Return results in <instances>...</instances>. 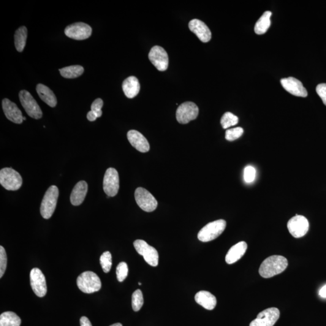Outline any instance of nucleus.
Here are the masks:
<instances>
[{
    "instance_id": "32",
    "label": "nucleus",
    "mask_w": 326,
    "mask_h": 326,
    "mask_svg": "<svg viewBox=\"0 0 326 326\" xmlns=\"http://www.w3.org/2000/svg\"><path fill=\"white\" fill-rule=\"evenodd\" d=\"M243 133L244 129L241 127L227 129L225 132V139L230 141H235L240 138Z\"/></svg>"
},
{
    "instance_id": "20",
    "label": "nucleus",
    "mask_w": 326,
    "mask_h": 326,
    "mask_svg": "<svg viewBox=\"0 0 326 326\" xmlns=\"http://www.w3.org/2000/svg\"><path fill=\"white\" fill-rule=\"evenodd\" d=\"M87 192H88V184L85 181H81L76 184L70 195V201L72 205L78 206L81 204L85 200Z\"/></svg>"
},
{
    "instance_id": "37",
    "label": "nucleus",
    "mask_w": 326,
    "mask_h": 326,
    "mask_svg": "<svg viewBox=\"0 0 326 326\" xmlns=\"http://www.w3.org/2000/svg\"><path fill=\"white\" fill-rule=\"evenodd\" d=\"M316 91L322 99L323 103L326 106V83H320L318 85Z\"/></svg>"
},
{
    "instance_id": "9",
    "label": "nucleus",
    "mask_w": 326,
    "mask_h": 326,
    "mask_svg": "<svg viewBox=\"0 0 326 326\" xmlns=\"http://www.w3.org/2000/svg\"><path fill=\"white\" fill-rule=\"evenodd\" d=\"M135 199L138 206L143 211L152 212L156 210L158 202L150 192L142 187H138L135 192Z\"/></svg>"
},
{
    "instance_id": "23",
    "label": "nucleus",
    "mask_w": 326,
    "mask_h": 326,
    "mask_svg": "<svg viewBox=\"0 0 326 326\" xmlns=\"http://www.w3.org/2000/svg\"><path fill=\"white\" fill-rule=\"evenodd\" d=\"M196 302L207 310H213L215 308L217 300L215 296L205 290H201L195 295Z\"/></svg>"
},
{
    "instance_id": "18",
    "label": "nucleus",
    "mask_w": 326,
    "mask_h": 326,
    "mask_svg": "<svg viewBox=\"0 0 326 326\" xmlns=\"http://www.w3.org/2000/svg\"><path fill=\"white\" fill-rule=\"evenodd\" d=\"M189 27L190 31L194 33L203 42L210 41L211 33L207 26L203 21L198 19H194L189 22Z\"/></svg>"
},
{
    "instance_id": "8",
    "label": "nucleus",
    "mask_w": 326,
    "mask_h": 326,
    "mask_svg": "<svg viewBox=\"0 0 326 326\" xmlns=\"http://www.w3.org/2000/svg\"><path fill=\"white\" fill-rule=\"evenodd\" d=\"M199 108L195 103L186 102L179 105L176 113L177 121L181 124H187L197 118Z\"/></svg>"
},
{
    "instance_id": "16",
    "label": "nucleus",
    "mask_w": 326,
    "mask_h": 326,
    "mask_svg": "<svg viewBox=\"0 0 326 326\" xmlns=\"http://www.w3.org/2000/svg\"><path fill=\"white\" fill-rule=\"evenodd\" d=\"M281 82L285 90L293 96L302 97L308 96V91L304 88L303 83L296 78L289 77L282 79Z\"/></svg>"
},
{
    "instance_id": "34",
    "label": "nucleus",
    "mask_w": 326,
    "mask_h": 326,
    "mask_svg": "<svg viewBox=\"0 0 326 326\" xmlns=\"http://www.w3.org/2000/svg\"><path fill=\"white\" fill-rule=\"evenodd\" d=\"M256 176V170L251 165H247L244 170V179L246 183H251Z\"/></svg>"
},
{
    "instance_id": "2",
    "label": "nucleus",
    "mask_w": 326,
    "mask_h": 326,
    "mask_svg": "<svg viewBox=\"0 0 326 326\" xmlns=\"http://www.w3.org/2000/svg\"><path fill=\"white\" fill-rule=\"evenodd\" d=\"M77 285L81 291L92 293L101 289V281L96 273L92 271H85L82 273L77 279Z\"/></svg>"
},
{
    "instance_id": "1",
    "label": "nucleus",
    "mask_w": 326,
    "mask_h": 326,
    "mask_svg": "<svg viewBox=\"0 0 326 326\" xmlns=\"http://www.w3.org/2000/svg\"><path fill=\"white\" fill-rule=\"evenodd\" d=\"M286 258L282 255H274L266 259L261 264L259 274L263 278H271L283 273L287 267Z\"/></svg>"
},
{
    "instance_id": "35",
    "label": "nucleus",
    "mask_w": 326,
    "mask_h": 326,
    "mask_svg": "<svg viewBox=\"0 0 326 326\" xmlns=\"http://www.w3.org/2000/svg\"><path fill=\"white\" fill-rule=\"evenodd\" d=\"M7 255L5 249L2 246H0V278L3 276L7 267Z\"/></svg>"
},
{
    "instance_id": "31",
    "label": "nucleus",
    "mask_w": 326,
    "mask_h": 326,
    "mask_svg": "<svg viewBox=\"0 0 326 326\" xmlns=\"http://www.w3.org/2000/svg\"><path fill=\"white\" fill-rule=\"evenodd\" d=\"M100 263L104 273H109L112 266V255H111V252L109 251L103 252L100 256Z\"/></svg>"
},
{
    "instance_id": "41",
    "label": "nucleus",
    "mask_w": 326,
    "mask_h": 326,
    "mask_svg": "<svg viewBox=\"0 0 326 326\" xmlns=\"http://www.w3.org/2000/svg\"><path fill=\"white\" fill-rule=\"evenodd\" d=\"M110 326H122L121 323H115V324L111 325Z\"/></svg>"
},
{
    "instance_id": "43",
    "label": "nucleus",
    "mask_w": 326,
    "mask_h": 326,
    "mask_svg": "<svg viewBox=\"0 0 326 326\" xmlns=\"http://www.w3.org/2000/svg\"><path fill=\"white\" fill-rule=\"evenodd\" d=\"M139 284V285H141V284L140 282H139V284Z\"/></svg>"
},
{
    "instance_id": "5",
    "label": "nucleus",
    "mask_w": 326,
    "mask_h": 326,
    "mask_svg": "<svg viewBox=\"0 0 326 326\" xmlns=\"http://www.w3.org/2000/svg\"><path fill=\"white\" fill-rule=\"evenodd\" d=\"M0 184L4 189L15 191L23 184V179L20 174L12 168H2L0 171Z\"/></svg>"
},
{
    "instance_id": "22",
    "label": "nucleus",
    "mask_w": 326,
    "mask_h": 326,
    "mask_svg": "<svg viewBox=\"0 0 326 326\" xmlns=\"http://www.w3.org/2000/svg\"><path fill=\"white\" fill-rule=\"evenodd\" d=\"M122 88L125 96L129 99H132L139 93L140 89L139 81L135 76H130L123 81Z\"/></svg>"
},
{
    "instance_id": "25",
    "label": "nucleus",
    "mask_w": 326,
    "mask_h": 326,
    "mask_svg": "<svg viewBox=\"0 0 326 326\" xmlns=\"http://www.w3.org/2000/svg\"><path fill=\"white\" fill-rule=\"evenodd\" d=\"M272 13L270 11H266L261 16L259 20L257 21L254 27V32L257 35H263L267 32L271 26V16Z\"/></svg>"
},
{
    "instance_id": "19",
    "label": "nucleus",
    "mask_w": 326,
    "mask_h": 326,
    "mask_svg": "<svg viewBox=\"0 0 326 326\" xmlns=\"http://www.w3.org/2000/svg\"><path fill=\"white\" fill-rule=\"evenodd\" d=\"M127 139H128L130 145H131L137 151L146 153L150 149V146L148 141L144 137L140 132L135 130H130L127 134Z\"/></svg>"
},
{
    "instance_id": "30",
    "label": "nucleus",
    "mask_w": 326,
    "mask_h": 326,
    "mask_svg": "<svg viewBox=\"0 0 326 326\" xmlns=\"http://www.w3.org/2000/svg\"><path fill=\"white\" fill-rule=\"evenodd\" d=\"M144 303L143 296L141 290L137 289L132 296V306L135 312L139 311Z\"/></svg>"
},
{
    "instance_id": "40",
    "label": "nucleus",
    "mask_w": 326,
    "mask_h": 326,
    "mask_svg": "<svg viewBox=\"0 0 326 326\" xmlns=\"http://www.w3.org/2000/svg\"><path fill=\"white\" fill-rule=\"evenodd\" d=\"M319 295L321 297L326 298V285L320 290Z\"/></svg>"
},
{
    "instance_id": "21",
    "label": "nucleus",
    "mask_w": 326,
    "mask_h": 326,
    "mask_svg": "<svg viewBox=\"0 0 326 326\" xmlns=\"http://www.w3.org/2000/svg\"><path fill=\"white\" fill-rule=\"evenodd\" d=\"M247 247H248L247 244L244 241L240 242L233 245L229 249L225 257V261L228 264H233L241 259L245 253Z\"/></svg>"
},
{
    "instance_id": "17",
    "label": "nucleus",
    "mask_w": 326,
    "mask_h": 326,
    "mask_svg": "<svg viewBox=\"0 0 326 326\" xmlns=\"http://www.w3.org/2000/svg\"><path fill=\"white\" fill-rule=\"evenodd\" d=\"M2 107L5 116L8 120L16 124L23 123V114L15 103L11 102L8 99H4L2 100Z\"/></svg>"
},
{
    "instance_id": "29",
    "label": "nucleus",
    "mask_w": 326,
    "mask_h": 326,
    "mask_svg": "<svg viewBox=\"0 0 326 326\" xmlns=\"http://www.w3.org/2000/svg\"><path fill=\"white\" fill-rule=\"evenodd\" d=\"M238 117L230 112L225 113L221 120L222 126L225 129L229 128L231 126H235L238 123Z\"/></svg>"
},
{
    "instance_id": "12",
    "label": "nucleus",
    "mask_w": 326,
    "mask_h": 326,
    "mask_svg": "<svg viewBox=\"0 0 326 326\" xmlns=\"http://www.w3.org/2000/svg\"><path fill=\"white\" fill-rule=\"evenodd\" d=\"M279 317L280 311L278 309H266L258 314L256 319L250 323L249 326H273Z\"/></svg>"
},
{
    "instance_id": "10",
    "label": "nucleus",
    "mask_w": 326,
    "mask_h": 326,
    "mask_svg": "<svg viewBox=\"0 0 326 326\" xmlns=\"http://www.w3.org/2000/svg\"><path fill=\"white\" fill-rule=\"evenodd\" d=\"M287 227L293 237L300 238L303 237L308 233L309 223L305 217L296 214L288 221Z\"/></svg>"
},
{
    "instance_id": "24",
    "label": "nucleus",
    "mask_w": 326,
    "mask_h": 326,
    "mask_svg": "<svg viewBox=\"0 0 326 326\" xmlns=\"http://www.w3.org/2000/svg\"><path fill=\"white\" fill-rule=\"evenodd\" d=\"M37 91L42 101L51 107H55L57 105V99L53 92L48 86L39 83L37 86Z\"/></svg>"
},
{
    "instance_id": "11",
    "label": "nucleus",
    "mask_w": 326,
    "mask_h": 326,
    "mask_svg": "<svg viewBox=\"0 0 326 326\" xmlns=\"http://www.w3.org/2000/svg\"><path fill=\"white\" fill-rule=\"evenodd\" d=\"M103 190L108 197H114L119 190V176L118 171L114 168H109L106 171L103 178Z\"/></svg>"
},
{
    "instance_id": "6",
    "label": "nucleus",
    "mask_w": 326,
    "mask_h": 326,
    "mask_svg": "<svg viewBox=\"0 0 326 326\" xmlns=\"http://www.w3.org/2000/svg\"><path fill=\"white\" fill-rule=\"evenodd\" d=\"M19 98L22 106L31 118L35 119H40L42 118L41 109L29 91H21L19 93Z\"/></svg>"
},
{
    "instance_id": "27",
    "label": "nucleus",
    "mask_w": 326,
    "mask_h": 326,
    "mask_svg": "<svg viewBox=\"0 0 326 326\" xmlns=\"http://www.w3.org/2000/svg\"><path fill=\"white\" fill-rule=\"evenodd\" d=\"M15 45L16 50L22 52L25 47L27 38V29L25 26H21L16 30L15 34Z\"/></svg>"
},
{
    "instance_id": "4",
    "label": "nucleus",
    "mask_w": 326,
    "mask_h": 326,
    "mask_svg": "<svg viewBox=\"0 0 326 326\" xmlns=\"http://www.w3.org/2000/svg\"><path fill=\"white\" fill-rule=\"evenodd\" d=\"M59 197V190L56 186H51L45 192L41 205L40 212L43 218L48 219L52 216L55 210Z\"/></svg>"
},
{
    "instance_id": "14",
    "label": "nucleus",
    "mask_w": 326,
    "mask_h": 326,
    "mask_svg": "<svg viewBox=\"0 0 326 326\" xmlns=\"http://www.w3.org/2000/svg\"><path fill=\"white\" fill-rule=\"evenodd\" d=\"M91 34V27L83 23L71 24L65 29V34L67 37L75 40H86L90 37Z\"/></svg>"
},
{
    "instance_id": "7",
    "label": "nucleus",
    "mask_w": 326,
    "mask_h": 326,
    "mask_svg": "<svg viewBox=\"0 0 326 326\" xmlns=\"http://www.w3.org/2000/svg\"><path fill=\"white\" fill-rule=\"evenodd\" d=\"M134 246L138 254L142 255L149 265L156 266L159 265V253L157 249L143 240H136Z\"/></svg>"
},
{
    "instance_id": "28",
    "label": "nucleus",
    "mask_w": 326,
    "mask_h": 326,
    "mask_svg": "<svg viewBox=\"0 0 326 326\" xmlns=\"http://www.w3.org/2000/svg\"><path fill=\"white\" fill-rule=\"evenodd\" d=\"M84 69L81 65H72L59 70L62 77L67 79H74L80 77L83 74Z\"/></svg>"
},
{
    "instance_id": "33",
    "label": "nucleus",
    "mask_w": 326,
    "mask_h": 326,
    "mask_svg": "<svg viewBox=\"0 0 326 326\" xmlns=\"http://www.w3.org/2000/svg\"><path fill=\"white\" fill-rule=\"evenodd\" d=\"M117 278L119 282H122L126 279L128 274V267L126 263L121 262L116 269Z\"/></svg>"
},
{
    "instance_id": "36",
    "label": "nucleus",
    "mask_w": 326,
    "mask_h": 326,
    "mask_svg": "<svg viewBox=\"0 0 326 326\" xmlns=\"http://www.w3.org/2000/svg\"><path fill=\"white\" fill-rule=\"evenodd\" d=\"M103 105V102L101 99H97L92 102L91 109V111L96 114L98 118H100L102 115V108Z\"/></svg>"
},
{
    "instance_id": "3",
    "label": "nucleus",
    "mask_w": 326,
    "mask_h": 326,
    "mask_svg": "<svg viewBox=\"0 0 326 326\" xmlns=\"http://www.w3.org/2000/svg\"><path fill=\"white\" fill-rule=\"evenodd\" d=\"M227 223L224 219L208 223L198 233V238L203 243H207L218 238L226 228Z\"/></svg>"
},
{
    "instance_id": "26",
    "label": "nucleus",
    "mask_w": 326,
    "mask_h": 326,
    "mask_svg": "<svg viewBox=\"0 0 326 326\" xmlns=\"http://www.w3.org/2000/svg\"><path fill=\"white\" fill-rule=\"evenodd\" d=\"M21 320L14 312H5L0 315V326H20Z\"/></svg>"
},
{
    "instance_id": "38",
    "label": "nucleus",
    "mask_w": 326,
    "mask_h": 326,
    "mask_svg": "<svg viewBox=\"0 0 326 326\" xmlns=\"http://www.w3.org/2000/svg\"><path fill=\"white\" fill-rule=\"evenodd\" d=\"M80 323L81 326H92L90 321L86 317H81Z\"/></svg>"
},
{
    "instance_id": "39",
    "label": "nucleus",
    "mask_w": 326,
    "mask_h": 326,
    "mask_svg": "<svg viewBox=\"0 0 326 326\" xmlns=\"http://www.w3.org/2000/svg\"><path fill=\"white\" fill-rule=\"evenodd\" d=\"M87 119H88L89 121L94 122L97 119V117L93 111L91 110L87 114Z\"/></svg>"
},
{
    "instance_id": "42",
    "label": "nucleus",
    "mask_w": 326,
    "mask_h": 326,
    "mask_svg": "<svg viewBox=\"0 0 326 326\" xmlns=\"http://www.w3.org/2000/svg\"><path fill=\"white\" fill-rule=\"evenodd\" d=\"M26 119L25 117H23V121H26Z\"/></svg>"
},
{
    "instance_id": "13",
    "label": "nucleus",
    "mask_w": 326,
    "mask_h": 326,
    "mask_svg": "<svg viewBox=\"0 0 326 326\" xmlns=\"http://www.w3.org/2000/svg\"><path fill=\"white\" fill-rule=\"evenodd\" d=\"M31 285L33 290L38 297H44L47 291L44 275L39 268L32 269L30 274Z\"/></svg>"
},
{
    "instance_id": "15",
    "label": "nucleus",
    "mask_w": 326,
    "mask_h": 326,
    "mask_svg": "<svg viewBox=\"0 0 326 326\" xmlns=\"http://www.w3.org/2000/svg\"><path fill=\"white\" fill-rule=\"evenodd\" d=\"M149 59L152 64L160 72H164L167 69L168 57L166 51L159 45L154 46L149 53Z\"/></svg>"
}]
</instances>
